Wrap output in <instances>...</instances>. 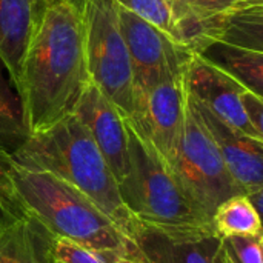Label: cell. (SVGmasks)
Instances as JSON below:
<instances>
[{
    "label": "cell",
    "instance_id": "277c9868",
    "mask_svg": "<svg viewBox=\"0 0 263 263\" xmlns=\"http://www.w3.org/2000/svg\"><path fill=\"white\" fill-rule=\"evenodd\" d=\"M128 173L117 183L122 203L139 225L166 233L213 228L182 190L168 163L126 120Z\"/></svg>",
    "mask_w": 263,
    "mask_h": 263
},
{
    "label": "cell",
    "instance_id": "484cf974",
    "mask_svg": "<svg viewBox=\"0 0 263 263\" xmlns=\"http://www.w3.org/2000/svg\"><path fill=\"white\" fill-rule=\"evenodd\" d=\"M114 263H148L145 262L140 256H139V253H137V250H136V247H134V242L131 240L129 242V245H128V251H126V254H123V256H119Z\"/></svg>",
    "mask_w": 263,
    "mask_h": 263
},
{
    "label": "cell",
    "instance_id": "d4e9b609",
    "mask_svg": "<svg viewBox=\"0 0 263 263\" xmlns=\"http://www.w3.org/2000/svg\"><path fill=\"white\" fill-rule=\"evenodd\" d=\"M196 20L223 12L239 3V0H188Z\"/></svg>",
    "mask_w": 263,
    "mask_h": 263
},
{
    "label": "cell",
    "instance_id": "5b68a950",
    "mask_svg": "<svg viewBox=\"0 0 263 263\" xmlns=\"http://www.w3.org/2000/svg\"><path fill=\"white\" fill-rule=\"evenodd\" d=\"M85 25V51L91 82L122 111L134 112L136 89L116 0H79Z\"/></svg>",
    "mask_w": 263,
    "mask_h": 263
},
{
    "label": "cell",
    "instance_id": "7c38bea8",
    "mask_svg": "<svg viewBox=\"0 0 263 263\" xmlns=\"http://www.w3.org/2000/svg\"><path fill=\"white\" fill-rule=\"evenodd\" d=\"M148 263H223V239L213 228L166 233L139 225L131 239Z\"/></svg>",
    "mask_w": 263,
    "mask_h": 263
},
{
    "label": "cell",
    "instance_id": "8fae6325",
    "mask_svg": "<svg viewBox=\"0 0 263 263\" xmlns=\"http://www.w3.org/2000/svg\"><path fill=\"white\" fill-rule=\"evenodd\" d=\"M74 114L82 120L117 183L128 173V129L122 111L91 82Z\"/></svg>",
    "mask_w": 263,
    "mask_h": 263
},
{
    "label": "cell",
    "instance_id": "9a60e30c",
    "mask_svg": "<svg viewBox=\"0 0 263 263\" xmlns=\"http://www.w3.org/2000/svg\"><path fill=\"white\" fill-rule=\"evenodd\" d=\"M52 237L32 217L18 216L0 225V263H46Z\"/></svg>",
    "mask_w": 263,
    "mask_h": 263
},
{
    "label": "cell",
    "instance_id": "7402d4cb",
    "mask_svg": "<svg viewBox=\"0 0 263 263\" xmlns=\"http://www.w3.org/2000/svg\"><path fill=\"white\" fill-rule=\"evenodd\" d=\"M12 165L11 154L0 151V219L12 220L18 216H25L9 180V168Z\"/></svg>",
    "mask_w": 263,
    "mask_h": 263
},
{
    "label": "cell",
    "instance_id": "2e32d148",
    "mask_svg": "<svg viewBox=\"0 0 263 263\" xmlns=\"http://www.w3.org/2000/svg\"><path fill=\"white\" fill-rule=\"evenodd\" d=\"M196 54L234 77L245 88L263 96V51L228 43H210Z\"/></svg>",
    "mask_w": 263,
    "mask_h": 263
},
{
    "label": "cell",
    "instance_id": "9c48e42d",
    "mask_svg": "<svg viewBox=\"0 0 263 263\" xmlns=\"http://www.w3.org/2000/svg\"><path fill=\"white\" fill-rule=\"evenodd\" d=\"M185 88L190 97L202 103L222 122L247 136L263 140L262 134L253 128L243 112L240 96L245 86L196 52L191 54L185 69Z\"/></svg>",
    "mask_w": 263,
    "mask_h": 263
},
{
    "label": "cell",
    "instance_id": "cb8c5ba5",
    "mask_svg": "<svg viewBox=\"0 0 263 263\" xmlns=\"http://www.w3.org/2000/svg\"><path fill=\"white\" fill-rule=\"evenodd\" d=\"M163 2L168 6V9L171 11L173 18L180 31L182 42L185 43V34L188 32V29L193 26V23L196 20L193 15V11H191L190 2L188 0H163Z\"/></svg>",
    "mask_w": 263,
    "mask_h": 263
},
{
    "label": "cell",
    "instance_id": "83f0119b",
    "mask_svg": "<svg viewBox=\"0 0 263 263\" xmlns=\"http://www.w3.org/2000/svg\"><path fill=\"white\" fill-rule=\"evenodd\" d=\"M46 263H59V262H54V260H51V259H48V260H46Z\"/></svg>",
    "mask_w": 263,
    "mask_h": 263
},
{
    "label": "cell",
    "instance_id": "5bb4252c",
    "mask_svg": "<svg viewBox=\"0 0 263 263\" xmlns=\"http://www.w3.org/2000/svg\"><path fill=\"white\" fill-rule=\"evenodd\" d=\"M45 0H0V57L14 83L35 17Z\"/></svg>",
    "mask_w": 263,
    "mask_h": 263
},
{
    "label": "cell",
    "instance_id": "ffe728a7",
    "mask_svg": "<svg viewBox=\"0 0 263 263\" xmlns=\"http://www.w3.org/2000/svg\"><path fill=\"white\" fill-rule=\"evenodd\" d=\"M49 259L59 263H114L117 257L63 237H52Z\"/></svg>",
    "mask_w": 263,
    "mask_h": 263
},
{
    "label": "cell",
    "instance_id": "3957f363",
    "mask_svg": "<svg viewBox=\"0 0 263 263\" xmlns=\"http://www.w3.org/2000/svg\"><path fill=\"white\" fill-rule=\"evenodd\" d=\"M9 180L18 206L54 237H63L112 257L126 254L131 239L82 191L46 171L12 162Z\"/></svg>",
    "mask_w": 263,
    "mask_h": 263
},
{
    "label": "cell",
    "instance_id": "6da1fadb",
    "mask_svg": "<svg viewBox=\"0 0 263 263\" xmlns=\"http://www.w3.org/2000/svg\"><path fill=\"white\" fill-rule=\"evenodd\" d=\"M89 83L79 0H45L15 82L28 133L43 131L74 114Z\"/></svg>",
    "mask_w": 263,
    "mask_h": 263
},
{
    "label": "cell",
    "instance_id": "f1b7e54d",
    "mask_svg": "<svg viewBox=\"0 0 263 263\" xmlns=\"http://www.w3.org/2000/svg\"><path fill=\"white\" fill-rule=\"evenodd\" d=\"M239 2H254V0H239Z\"/></svg>",
    "mask_w": 263,
    "mask_h": 263
},
{
    "label": "cell",
    "instance_id": "e0dca14e",
    "mask_svg": "<svg viewBox=\"0 0 263 263\" xmlns=\"http://www.w3.org/2000/svg\"><path fill=\"white\" fill-rule=\"evenodd\" d=\"M28 136L17 86L0 57V151L12 154Z\"/></svg>",
    "mask_w": 263,
    "mask_h": 263
},
{
    "label": "cell",
    "instance_id": "44dd1931",
    "mask_svg": "<svg viewBox=\"0 0 263 263\" xmlns=\"http://www.w3.org/2000/svg\"><path fill=\"white\" fill-rule=\"evenodd\" d=\"M262 234L223 239V248L231 263H263Z\"/></svg>",
    "mask_w": 263,
    "mask_h": 263
},
{
    "label": "cell",
    "instance_id": "d6986e66",
    "mask_svg": "<svg viewBox=\"0 0 263 263\" xmlns=\"http://www.w3.org/2000/svg\"><path fill=\"white\" fill-rule=\"evenodd\" d=\"M117 2L123 5L126 9H129L131 12H134L136 15H139L140 18L162 29L173 39L182 42L180 31L173 18L171 11L168 9L163 0H117Z\"/></svg>",
    "mask_w": 263,
    "mask_h": 263
},
{
    "label": "cell",
    "instance_id": "603a6c76",
    "mask_svg": "<svg viewBox=\"0 0 263 263\" xmlns=\"http://www.w3.org/2000/svg\"><path fill=\"white\" fill-rule=\"evenodd\" d=\"M243 112L253 128L263 136V96L253 92L251 89L245 88L240 96Z\"/></svg>",
    "mask_w": 263,
    "mask_h": 263
},
{
    "label": "cell",
    "instance_id": "4fadbf2b",
    "mask_svg": "<svg viewBox=\"0 0 263 263\" xmlns=\"http://www.w3.org/2000/svg\"><path fill=\"white\" fill-rule=\"evenodd\" d=\"M210 43L263 51V0L239 2L223 12L194 20L185 34V45L197 52Z\"/></svg>",
    "mask_w": 263,
    "mask_h": 263
},
{
    "label": "cell",
    "instance_id": "4316f807",
    "mask_svg": "<svg viewBox=\"0 0 263 263\" xmlns=\"http://www.w3.org/2000/svg\"><path fill=\"white\" fill-rule=\"evenodd\" d=\"M223 263H231V260H230L228 256H227V253H225V260H223Z\"/></svg>",
    "mask_w": 263,
    "mask_h": 263
},
{
    "label": "cell",
    "instance_id": "ba28073f",
    "mask_svg": "<svg viewBox=\"0 0 263 263\" xmlns=\"http://www.w3.org/2000/svg\"><path fill=\"white\" fill-rule=\"evenodd\" d=\"M117 2V0H116ZM120 29L131 59L136 94L162 76L183 72L193 51L117 2Z\"/></svg>",
    "mask_w": 263,
    "mask_h": 263
},
{
    "label": "cell",
    "instance_id": "8992f818",
    "mask_svg": "<svg viewBox=\"0 0 263 263\" xmlns=\"http://www.w3.org/2000/svg\"><path fill=\"white\" fill-rule=\"evenodd\" d=\"M170 168L196 208L210 220L223 200L243 194L188 97L182 140Z\"/></svg>",
    "mask_w": 263,
    "mask_h": 263
},
{
    "label": "cell",
    "instance_id": "52a82bcc",
    "mask_svg": "<svg viewBox=\"0 0 263 263\" xmlns=\"http://www.w3.org/2000/svg\"><path fill=\"white\" fill-rule=\"evenodd\" d=\"M186 117L185 71L162 76L136 94L134 112L126 119L140 137L168 163L174 162Z\"/></svg>",
    "mask_w": 263,
    "mask_h": 263
},
{
    "label": "cell",
    "instance_id": "ac0fdd59",
    "mask_svg": "<svg viewBox=\"0 0 263 263\" xmlns=\"http://www.w3.org/2000/svg\"><path fill=\"white\" fill-rule=\"evenodd\" d=\"M211 225L222 239L262 234L260 211L247 194H236L223 200L214 210Z\"/></svg>",
    "mask_w": 263,
    "mask_h": 263
},
{
    "label": "cell",
    "instance_id": "7a4b0ae2",
    "mask_svg": "<svg viewBox=\"0 0 263 263\" xmlns=\"http://www.w3.org/2000/svg\"><path fill=\"white\" fill-rule=\"evenodd\" d=\"M11 160L26 170L46 171L88 196L128 237L139 223L122 203L117 180L86 126L69 114L52 126L29 134Z\"/></svg>",
    "mask_w": 263,
    "mask_h": 263
},
{
    "label": "cell",
    "instance_id": "30bf717a",
    "mask_svg": "<svg viewBox=\"0 0 263 263\" xmlns=\"http://www.w3.org/2000/svg\"><path fill=\"white\" fill-rule=\"evenodd\" d=\"M188 97L213 137L231 177L247 196L263 191V140L247 136L216 117L202 103Z\"/></svg>",
    "mask_w": 263,
    "mask_h": 263
}]
</instances>
